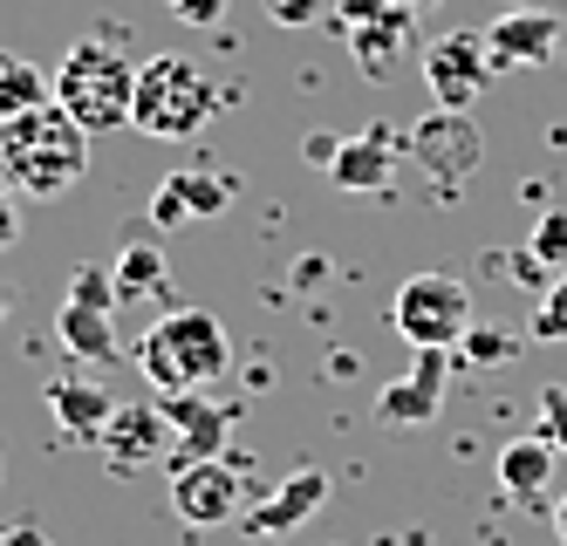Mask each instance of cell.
<instances>
[{
	"mask_svg": "<svg viewBox=\"0 0 567 546\" xmlns=\"http://www.w3.org/2000/svg\"><path fill=\"white\" fill-rule=\"evenodd\" d=\"M90 172V131L62 103L21 110L0 123V178L28 198H62L75 178Z\"/></svg>",
	"mask_w": 567,
	"mask_h": 546,
	"instance_id": "obj_1",
	"label": "cell"
},
{
	"mask_svg": "<svg viewBox=\"0 0 567 546\" xmlns=\"http://www.w3.org/2000/svg\"><path fill=\"white\" fill-rule=\"evenodd\" d=\"M137 369H144V383L157 396H206L213 383H226V369H233L226 321L206 315V308H172L165 321L144 328Z\"/></svg>",
	"mask_w": 567,
	"mask_h": 546,
	"instance_id": "obj_2",
	"label": "cell"
},
{
	"mask_svg": "<svg viewBox=\"0 0 567 546\" xmlns=\"http://www.w3.org/2000/svg\"><path fill=\"white\" fill-rule=\"evenodd\" d=\"M213 110H219V90H213V75L198 69L192 55H151V62L137 69L131 131L178 144V137H198V131H206Z\"/></svg>",
	"mask_w": 567,
	"mask_h": 546,
	"instance_id": "obj_3",
	"label": "cell"
},
{
	"mask_svg": "<svg viewBox=\"0 0 567 546\" xmlns=\"http://www.w3.org/2000/svg\"><path fill=\"white\" fill-rule=\"evenodd\" d=\"M55 103L83 131H116V123H131L137 103V62L116 41H75L55 69Z\"/></svg>",
	"mask_w": 567,
	"mask_h": 546,
	"instance_id": "obj_4",
	"label": "cell"
},
{
	"mask_svg": "<svg viewBox=\"0 0 567 546\" xmlns=\"http://www.w3.org/2000/svg\"><path fill=\"white\" fill-rule=\"evenodd\" d=\"M390 321L411 349H458L465 328H472V293L458 274H411L396 287Z\"/></svg>",
	"mask_w": 567,
	"mask_h": 546,
	"instance_id": "obj_5",
	"label": "cell"
},
{
	"mask_svg": "<svg viewBox=\"0 0 567 546\" xmlns=\"http://www.w3.org/2000/svg\"><path fill=\"white\" fill-rule=\"evenodd\" d=\"M493 69H499L493 49H485V34H472V28H452L424 49V82H431L437 110H472L485 96V82H493Z\"/></svg>",
	"mask_w": 567,
	"mask_h": 546,
	"instance_id": "obj_6",
	"label": "cell"
},
{
	"mask_svg": "<svg viewBox=\"0 0 567 546\" xmlns=\"http://www.w3.org/2000/svg\"><path fill=\"white\" fill-rule=\"evenodd\" d=\"M411 157L437 178V192H458L485 164V131L472 123V110H431L411 131Z\"/></svg>",
	"mask_w": 567,
	"mask_h": 546,
	"instance_id": "obj_7",
	"label": "cell"
},
{
	"mask_svg": "<svg viewBox=\"0 0 567 546\" xmlns=\"http://www.w3.org/2000/svg\"><path fill=\"white\" fill-rule=\"evenodd\" d=\"M172 416H165V403H116L110 410V424H103V437H96V451L110 457L116 472H144V465H157V457L172 451Z\"/></svg>",
	"mask_w": 567,
	"mask_h": 546,
	"instance_id": "obj_8",
	"label": "cell"
},
{
	"mask_svg": "<svg viewBox=\"0 0 567 546\" xmlns=\"http://www.w3.org/2000/svg\"><path fill=\"white\" fill-rule=\"evenodd\" d=\"M485 49L499 69H547L567 49V34L554 8H499V21L485 28Z\"/></svg>",
	"mask_w": 567,
	"mask_h": 546,
	"instance_id": "obj_9",
	"label": "cell"
},
{
	"mask_svg": "<svg viewBox=\"0 0 567 546\" xmlns=\"http://www.w3.org/2000/svg\"><path fill=\"white\" fill-rule=\"evenodd\" d=\"M172 513L185 526H226L239 519V472L219 465V457H192V465L172 472Z\"/></svg>",
	"mask_w": 567,
	"mask_h": 546,
	"instance_id": "obj_10",
	"label": "cell"
},
{
	"mask_svg": "<svg viewBox=\"0 0 567 546\" xmlns=\"http://www.w3.org/2000/svg\"><path fill=\"white\" fill-rule=\"evenodd\" d=\"M444 383H452V349H411V369L377 396L383 424H431L444 410Z\"/></svg>",
	"mask_w": 567,
	"mask_h": 546,
	"instance_id": "obj_11",
	"label": "cell"
},
{
	"mask_svg": "<svg viewBox=\"0 0 567 546\" xmlns=\"http://www.w3.org/2000/svg\"><path fill=\"white\" fill-rule=\"evenodd\" d=\"M321 506H329V472H295V478H280L267 498H260V506L247 513V533L254 539H280V533H295L308 513H321Z\"/></svg>",
	"mask_w": 567,
	"mask_h": 546,
	"instance_id": "obj_12",
	"label": "cell"
},
{
	"mask_svg": "<svg viewBox=\"0 0 567 546\" xmlns=\"http://www.w3.org/2000/svg\"><path fill=\"white\" fill-rule=\"evenodd\" d=\"M233 205V185L213 178V172H172L151 198V219L157 226H198V219H219Z\"/></svg>",
	"mask_w": 567,
	"mask_h": 546,
	"instance_id": "obj_13",
	"label": "cell"
},
{
	"mask_svg": "<svg viewBox=\"0 0 567 546\" xmlns=\"http://www.w3.org/2000/svg\"><path fill=\"white\" fill-rule=\"evenodd\" d=\"M411 21H417V14L390 0V8H383L377 21L349 28V55H355V69L370 75V82H390V75H396V55L411 49Z\"/></svg>",
	"mask_w": 567,
	"mask_h": 546,
	"instance_id": "obj_14",
	"label": "cell"
},
{
	"mask_svg": "<svg viewBox=\"0 0 567 546\" xmlns=\"http://www.w3.org/2000/svg\"><path fill=\"white\" fill-rule=\"evenodd\" d=\"M396 172V137L390 131H362V137H342L336 164H329V178L342 192H383Z\"/></svg>",
	"mask_w": 567,
	"mask_h": 546,
	"instance_id": "obj_15",
	"label": "cell"
},
{
	"mask_svg": "<svg viewBox=\"0 0 567 546\" xmlns=\"http://www.w3.org/2000/svg\"><path fill=\"white\" fill-rule=\"evenodd\" d=\"M49 410H55V424L69 431V437H103V424H110V396H103V383H83V375H62V383H49Z\"/></svg>",
	"mask_w": 567,
	"mask_h": 546,
	"instance_id": "obj_16",
	"label": "cell"
},
{
	"mask_svg": "<svg viewBox=\"0 0 567 546\" xmlns=\"http://www.w3.org/2000/svg\"><path fill=\"white\" fill-rule=\"evenodd\" d=\"M165 416H172V431L185 437L178 465H192V457H219V444L233 431V410H213L206 396H165Z\"/></svg>",
	"mask_w": 567,
	"mask_h": 546,
	"instance_id": "obj_17",
	"label": "cell"
},
{
	"mask_svg": "<svg viewBox=\"0 0 567 546\" xmlns=\"http://www.w3.org/2000/svg\"><path fill=\"white\" fill-rule=\"evenodd\" d=\"M554 444L534 431V437H513L506 451H499V485L513 492V498H540L547 485H554Z\"/></svg>",
	"mask_w": 567,
	"mask_h": 546,
	"instance_id": "obj_18",
	"label": "cell"
},
{
	"mask_svg": "<svg viewBox=\"0 0 567 546\" xmlns=\"http://www.w3.org/2000/svg\"><path fill=\"white\" fill-rule=\"evenodd\" d=\"M62 349L75 356V362H110L116 356V321H110V308H83V301H62Z\"/></svg>",
	"mask_w": 567,
	"mask_h": 546,
	"instance_id": "obj_19",
	"label": "cell"
},
{
	"mask_svg": "<svg viewBox=\"0 0 567 546\" xmlns=\"http://www.w3.org/2000/svg\"><path fill=\"white\" fill-rule=\"evenodd\" d=\"M42 103H49V75L34 69L28 55L0 49V123L21 116V110H42Z\"/></svg>",
	"mask_w": 567,
	"mask_h": 546,
	"instance_id": "obj_20",
	"label": "cell"
},
{
	"mask_svg": "<svg viewBox=\"0 0 567 546\" xmlns=\"http://www.w3.org/2000/svg\"><path fill=\"white\" fill-rule=\"evenodd\" d=\"M110 267H116V293H124V301H144V293L165 287V254H157L151 239H131Z\"/></svg>",
	"mask_w": 567,
	"mask_h": 546,
	"instance_id": "obj_21",
	"label": "cell"
},
{
	"mask_svg": "<svg viewBox=\"0 0 567 546\" xmlns=\"http://www.w3.org/2000/svg\"><path fill=\"white\" fill-rule=\"evenodd\" d=\"M458 362H472V369H499V362H513L519 356V334L513 328H499V321H472L465 328V342L452 349Z\"/></svg>",
	"mask_w": 567,
	"mask_h": 546,
	"instance_id": "obj_22",
	"label": "cell"
},
{
	"mask_svg": "<svg viewBox=\"0 0 567 546\" xmlns=\"http://www.w3.org/2000/svg\"><path fill=\"white\" fill-rule=\"evenodd\" d=\"M526 334H534V342H567V274H554V287L540 293V308H534V321H526Z\"/></svg>",
	"mask_w": 567,
	"mask_h": 546,
	"instance_id": "obj_23",
	"label": "cell"
},
{
	"mask_svg": "<svg viewBox=\"0 0 567 546\" xmlns=\"http://www.w3.org/2000/svg\"><path fill=\"white\" fill-rule=\"evenodd\" d=\"M526 246H534V254L554 267V274H567V213L560 205H547V213L534 219V233H526Z\"/></svg>",
	"mask_w": 567,
	"mask_h": 546,
	"instance_id": "obj_24",
	"label": "cell"
},
{
	"mask_svg": "<svg viewBox=\"0 0 567 546\" xmlns=\"http://www.w3.org/2000/svg\"><path fill=\"white\" fill-rule=\"evenodd\" d=\"M69 301H83V308H116V301H124V293H116V267L83 260V267H75V280H69Z\"/></svg>",
	"mask_w": 567,
	"mask_h": 546,
	"instance_id": "obj_25",
	"label": "cell"
},
{
	"mask_svg": "<svg viewBox=\"0 0 567 546\" xmlns=\"http://www.w3.org/2000/svg\"><path fill=\"white\" fill-rule=\"evenodd\" d=\"M534 431L567 457V383H547V390H540V424H534Z\"/></svg>",
	"mask_w": 567,
	"mask_h": 546,
	"instance_id": "obj_26",
	"label": "cell"
},
{
	"mask_svg": "<svg viewBox=\"0 0 567 546\" xmlns=\"http://www.w3.org/2000/svg\"><path fill=\"white\" fill-rule=\"evenodd\" d=\"M267 8V21H280V28H315L321 14H336V0H260Z\"/></svg>",
	"mask_w": 567,
	"mask_h": 546,
	"instance_id": "obj_27",
	"label": "cell"
},
{
	"mask_svg": "<svg viewBox=\"0 0 567 546\" xmlns=\"http://www.w3.org/2000/svg\"><path fill=\"white\" fill-rule=\"evenodd\" d=\"M165 8H172L185 28H213V21L226 14V0H165Z\"/></svg>",
	"mask_w": 567,
	"mask_h": 546,
	"instance_id": "obj_28",
	"label": "cell"
},
{
	"mask_svg": "<svg viewBox=\"0 0 567 546\" xmlns=\"http://www.w3.org/2000/svg\"><path fill=\"white\" fill-rule=\"evenodd\" d=\"M383 8H390V0H336V14H329V21L349 34V28H362V21H377Z\"/></svg>",
	"mask_w": 567,
	"mask_h": 546,
	"instance_id": "obj_29",
	"label": "cell"
},
{
	"mask_svg": "<svg viewBox=\"0 0 567 546\" xmlns=\"http://www.w3.org/2000/svg\"><path fill=\"white\" fill-rule=\"evenodd\" d=\"M336 151H342V137H308V144H301V157L315 164V172H329V164H336Z\"/></svg>",
	"mask_w": 567,
	"mask_h": 546,
	"instance_id": "obj_30",
	"label": "cell"
},
{
	"mask_svg": "<svg viewBox=\"0 0 567 546\" xmlns=\"http://www.w3.org/2000/svg\"><path fill=\"white\" fill-rule=\"evenodd\" d=\"M0 546H55L42 526H0Z\"/></svg>",
	"mask_w": 567,
	"mask_h": 546,
	"instance_id": "obj_31",
	"label": "cell"
},
{
	"mask_svg": "<svg viewBox=\"0 0 567 546\" xmlns=\"http://www.w3.org/2000/svg\"><path fill=\"white\" fill-rule=\"evenodd\" d=\"M21 239V213H14V205L8 198H0V254H8V246Z\"/></svg>",
	"mask_w": 567,
	"mask_h": 546,
	"instance_id": "obj_32",
	"label": "cell"
},
{
	"mask_svg": "<svg viewBox=\"0 0 567 546\" xmlns=\"http://www.w3.org/2000/svg\"><path fill=\"white\" fill-rule=\"evenodd\" d=\"M554 533H560V546H567V492H560V506H554Z\"/></svg>",
	"mask_w": 567,
	"mask_h": 546,
	"instance_id": "obj_33",
	"label": "cell"
},
{
	"mask_svg": "<svg viewBox=\"0 0 567 546\" xmlns=\"http://www.w3.org/2000/svg\"><path fill=\"white\" fill-rule=\"evenodd\" d=\"M396 8H411V14H424V8H437V0H396Z\"/></svg>",
	"mask_w": 567,
	"mask_h": 546,
	"instance_id": "obj_34",
	"label": "cell"
},
{
	"mask_svg": "<svg viewBox=\"0 0 567 546\" xmlns=\"http://www.w3.org/2000/svg\"><path fill=\"white\" fill-rule=\"evenodd\" d=\"M8 308H14V293H8V287H0V321H8Z\"/></svg>",
	"mask_w": 567,
	"mask_h": 546,
	"instance_id": "obj_35",
	"label": "cell"
},
{
	"mask_svg": "<svg viewBox=\"0 0 567 546\" xmlns=\"http://www.w3.org/2000/svg\"><path fill=\"white\" fill-rule=\"evenodd\" d=\"M499 8H534V0H499Z\"/></svg>",
	"mask_w": 567,
	"mask_h": 546,
	"instance_id": "obj_36",
	"label": "cell"
}]
</instances>
